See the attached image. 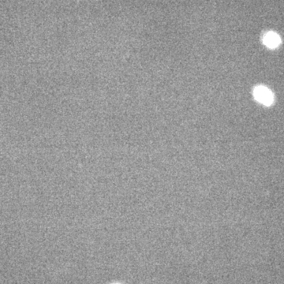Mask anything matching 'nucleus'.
<instances>
[{
	"label": "nucleus",
	"mask_w": 284,
	"mask_h": 284,
	"mask_svg": "<svg viewBox=\"0 0 284 284\" xmlns=\"http://www.w3.org/2000/svg\"><path fill=\"white\" fill-rule=\"evenodd\" d=\"M264 44L269 48H276L280 45L281 43V39L280 36L276 32H269L265 34L263 39Z\"/></svg>",
	"instance_id": "nucleus-2"
},
{
	"label": "nucleus",
	"mask_w": 284,
	"mask_h": 284,
	"mask_svg": "<svg viewBox=\"0 0 284 284\" xmlns=\"http://www.w3.org/2000/svg\"><path fill=\"white\" fill-rule=\"evenodd\" d=\"M255 99L264 105H272L274 101V95L268 88L264 86H257L253 90Z\"/></svg>",
	"instance_id": "nucleus-1"
}]
</instances>
